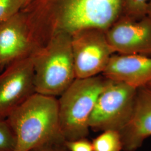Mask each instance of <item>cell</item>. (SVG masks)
<instances>
[{
  "label": "cell",
  "instance_id": "obj_1",
  "mask_svg": "<svg viewBox=\"0 0 151 151\" xmlns=\"http://www.w3.org/2000/svg\"><path fill=\"white\" fill-rule=\"evenodd\" d=\"M124 0H32L20 10L34 52L54 35L81 29L106 30L123 15Z\"/></svg>",
  "mask_w": 151,
  "mask_h": 151
},
{
  "label": "cell",
  "instance_id": "obj_2",
  "mask_svg": "<svg viewBox=\"0 0 151 151\" xmlns=\"http://www.w3.org/2000/svg\"><path fill=\"white\" fill-rule=\"evenodd\" d=\"M6 119L16 136L15 151H30L64 141L60 134L57 97L35 93Z\"/></svg>",
  "mask_w": 151,
  "mask_h": 151
},
{
  "label": "cell",
  "instance_id": "obj_3",
  "mask_svg": "<svg viewBox=\"0 0 151 151\" xmlns=\"http://www.w3.org/2000/svg\"><path fill=\"white\" fill-rule=\"evenodd\" d=\"M32 57L36 93L57 98L76 78L68 34L55 35Z\"/></svg>",
  "mask_w": 151,
  "mask_h": 151
},
{
  "label": "cell",
  "instance_id": "obj_4",
  "mask_svg": "<svg viewBox=\"0 0 151 151\" xmlns=\"http://www.w3.org/2000/svg\"><path fill=\"white\" fill-rule=\"evenodd\" d=\"M107 81L103 75L76 78L57 98L60 131L64 141L86 138L91 114Z\"/></svg>",
  "mask_w": 151,
  "mask_h": 151
},
{
  "label": "cell",
  "instance_id": "obj_5",
  "mask_svg": "<svg viewBox=\"0 0 151 151\" xmlns=\"http://www.w3.org/2000/svg\"><path fill=\"white\" fill-rule=\"evenodd\" d=\"M137 90V88L123 82L108 79L91 114L90 129L96 132H120L130 118Z\"/></svg>",
  "mask_w": 151,
  "mask_h": 151
},
{
  "label": "cell",
  "instance_id": "obj_6",
  "mask_svg": "<svg viewBox=\"0 0 151 151\" xmlns=\"http://www.w3.org/2000/svg\"><path fill=\"white\" fill-rule=\"evenodd\" d=\"M71 49L77 78L101 75L115 54L105 30L96 27L85 28L72 34Z\"/></svg>",
  "mask_w": 151,
  "mask_h": 151
},
{
  "label": "cell",
  "instance_id": "obj_7",
  "mask_svg": "<svg viewBox=\"0 0 151 151\" xmlns=\"http://www.w3.org/2000/svg\"><path fill=\"white\" fill-rule=\"evenodd\" d=\"M35 93L32 55L7 65L0 73V118L6 119Z\"/></svg>",
  "mask_w": 151,
  "mask_h": 151
},
{
  "label": "cell",
  "instance_id": "obj_8",
  "mask_svg": "<svg viewBox=\"0 0 151 151\" xmlns=\"http://www.w3.org/2000/svg\"><path fill=\"white\" fill-rule=\"evenodd\" d=\"M115 53L151 57V18L122 15L105 30Z\"/></svg>",
  "mask_w": 151,
  "mask_h": 151
},
{
  "label": "cell",
  "instance_id": "obj_9",
  "mask_svg": "<svg viewBox=\"0 0 151 151\" xmlns=\"http://www.w3.org/2000/svg\"><path fill=\"white\" fill-rule=\"evenodd\" d=\"M34 52L25 17L22 11H19L0 26L1 67L31 56Z\"/></svg>",
  "mask_w": 151,
  "mask_h": 151
},
{
  "label": "cell",
  "instance_id": "obj_10",
  "mask_svg": "<svg viewBox=\"0 0 151 151\" xmlns=\"http://www.w3.org/2000/svg\"><path fill=\"white\" fill-rule=\"evenodd\" d=\"M125 151H135L151 137V90L137 88L134 106L128 122L119 132Z\"/></svg>",
  "mask_w": 151,
  "mask_h": 151
},
{
  "label": "cell",
  "instance_id": "obj_11",
  "mask_svg": "<svg viewBox=\"0 0 151 151\" xmlns=\"http://www.w3.org/2000/svg\"><path fill=\"white\" fill-rule=\"evenodd\" d=\"M101 75L135 88L146 86L151 82V57L115 53Z\"/></svg>",
  "mask_w": 151,
  "mask_h": 151
},
{
  "label": "cell",
  "instance_id": "obj_12",
  "mask_svg": "<svg viewBox=\"0 0 151 151\" xmlns=\"http://www.w3.org/2000/svg\"><path fill=\"white\" fill-rule=\"evenodd\" d=\"M92 142L93 151H122L123 144L119 131L106 130L93 139Z\"/></svg>",
  "mask_w": 151,
  "mask_h": 151
},
{
  "label": "cell",
  "instance_id": "obj_13",
  "mask_svg": "<svg viewBox=\"0 0 151 151\" xmlns=\"http://www.w3.org/2000/svg\"><path fill=\"white\" fill-rule=\"evenodd\" d=\"M16 138L15 133L6 119L0 118V151H15Z\"/></svg>",
  "mask_w": 151,
  "mask_h": 151
},
{
  "label": "cell",
  "instance_id": "obj_14",
  "mask_svg": "<svg viewBox=\"0 0 151 151\" xmlns=\"http://www.w3.org/2000/svg\"><path fill=\"white\" fill-rule=\"evenodd\" d=\"M149 0H124L123 15L133 19L147 15Z\"/></svg>",
  "mask_w": 151,
  "mask_h": 151
},
{
  "label": "cell",
  "instance_id": "obj_15",
  "mask_svg": "<svg viewBox=\"0 0 151 151\" xmlns=\"http://www.w3.org/2000/svg\"><path fill=\"white\" fill-rule=\"evenodd\" d=\"M20 11L19 0H0V26Z\"/></svg>",
  "mask_w": 151,
  "mask_h": 151
},
{
  "label": "cell",
  "instance_id": "obj_16",
  "mask_svg": "<svg viewBox=\"0 0 151 151\" xmlns=\"http://www.w3.org/2000/svg\"><path fill=\"white\" fill-rule=\"evenodd\" d=\"M64 146L67 151H93L91 142L86 138L65 140L64 141Z\"/></svg>",
  "mask_w": 151,
  "mask_h": 151
},
{
  "label": "cell",
  "instance_id": "obj_17",
  "mask_svg": "<svg viewBox=\"0 0 151 151\" xmlns=\"http://www.w3.org/2000/svg\"><path fill=\"white\" fill-rule=\"evenodd\" d=\"M30 151H67V150L64 146V141H61L40 146Z\"/></svg>",
  "mask_w": 151,
  "mask_h": 151
},
{
  "label": "cell",
  "instance_id": "obj_18",
  "mask_svg": "<svg viewBox=\"0 0 151 151\" xmlns=\"http://www.w3.org/2000/svg\"><path fill=\"white\" fill-rule=\"evenodd\" d=\"M32 1V0H19V5L20 6V10L28 5Z\"/></svg>",
  "mask_w": 151,
  "mask_h": 151
},
{
  "label": "cell",
  "instance_id": "obj_19",
  "mask_svg": "<svg viewBox=\"0 0 151 151\" xmlns=\"http://www.w3.org/2000/svg\"><path fill=\"white\" fill-rule=\"evenodd\" d=\"M147 15L151 18V0H149L147 9Z\"/></svg>",
  "mask_w": 151,
  "mask_h": 151
},
{
  "label": "cell",
  "instance_id": "obj_20",
  "mask_svg": "<svg viewBox=\"0 0 151 151\" xmlns=\"http://www.w3.org/2000/svg\"><path fill=\"white\" fill-rule=\"evenodd\" d=\"M146 87H147L149 89H150L151 90V82L150 83H149L146 86Z\"/></svg>",
  "mask_w": 151,
  "mask_h": 151
},
{
  "label": "cell",
  "instance_id": "obj_21",
  "mask_svg": "<svg viewBox=\"0 0 151 151\" xmlns=\"http://www.w3.org/2000/svg\"><path fill=\"white\" fill-rule=\"evenodd\" d=\"M2 67H1V64H0V68H1Z\"/></svg>",
  "mask_w": 151,
  "mask_h": 151
}]
</instances>
